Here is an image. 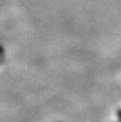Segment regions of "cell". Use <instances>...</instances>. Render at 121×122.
<instances>
[{
	"label": "cell",
	"mask_w": 121,
	"mask_h": 122,
	"mask_svg": "<svg viewBox=\"0 0 121 122\" xmlns=\"http://www.w3.org/2000/svg\"><path fill=\"white\" fill-rule=\"evenodd\" d=\"M118 117H119V121L121 122V109L118 110Z\"/></svg>",
	"instance_id": "cell-1"
}]
</instances>
